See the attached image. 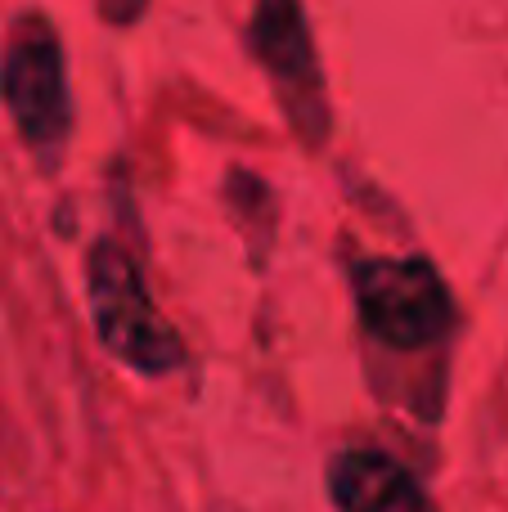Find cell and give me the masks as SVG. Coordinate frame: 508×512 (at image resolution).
I'll return each instance as SVG.
<instances>
[{
    "label": "cell",
    "mask_w": 508,
    "mask_h": 512,
    "mask_svg": "<svg viewBox=\"0 0 508 512\" xmlns=\"http://www.w3.org/2000/svg\"><path fill=\"white\" fill-rule=\"evenodd\" d=\"M351 279H356V301L369 333L396 351L432 346L455 319V301L441 274L419 256L410 261L374 256V261H360Z\"/></svg>",
    "instance_id": "2"
},
{
    "label": "cell",
    "mask_w": 508,
    "mask_h": 512,
    "mask_svg": "<svg viewBox=\"0 0 508 512\" xmlns=\"http://www.w3.org/2000/svg\"><path fill=\"white\" fill-rule=\"evenodd\" d=\"M86 283L90 310H95V333L117 360H126L140 373H171L185 360L180 337L158 315L153 297L144 292L140 270L117 243H95L90 248Z\"/></svg>",
    "instance_id": "1"
},
{
    "label": "cell",
    "mask_w": 508,
    "mask_h": 512,
    "mask_svg": "<svg viewBox=\"0 0 508 512\" xmlns=\"http://www.w3.org/2000/svg\"><path fill=\"white\" fill-rule=\"evenodd\" d=\"M333 504L342 512H432L410 468L378 450H347L329 468Z\"/></svg>",
    "instance_id": "5"
},
{
    "label": "cell",
    "mask_w": 508,
    "mask_h": 512,
    "mask_svg": "<svg viewBox=\"0 0 508 512\" xmlns=\"http://www.w3.org/2000/svg\"><path fill=\"white\" fill-rule=\"evenodd\" d=\"M252 50L261 54V63L270 68V81L284 95V113H293L297 131L306 140H320L329 131V113H324V86L320 68H315L311 32L297 5H261L257 18L248 27Z\"/></svg>",
    "instance_id": "4"
},
{
    "label": "cell",
    "mask_w": 508,
    "mask_h": 512,
    "mask_svg": "<svg viewBox=\"0 0 508 512\" xmlns=\"http://www.w3.org/2000/svg\"><path fill=\"white\" fill-rule=\"evenodd\" d=\"M0 95L32 149L59 153L72 131V99L63 81V50L45 18H23L14 27L0 59Z\"/></svg>",
    "instance_id": "3"
}]
</instances>
